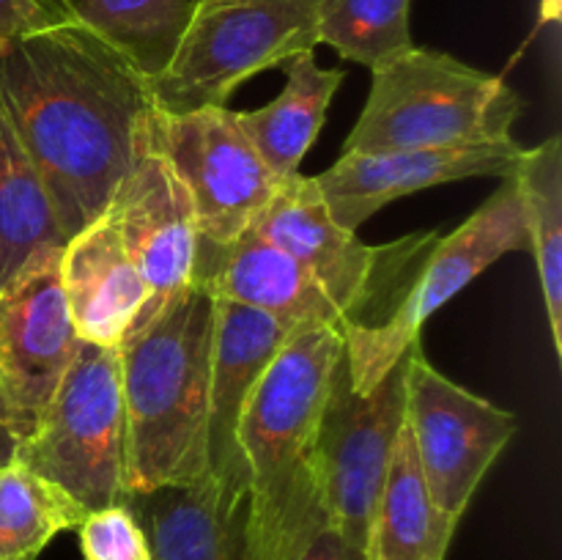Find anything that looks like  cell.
<instances>
[{"label": "cell", "instance_id": "obj_1", "mask_svg": "<svg viewBox=\"0 0 562 560\" xmlns=\"http://www.w3.org/2000/svg\"><path fill=\"white\" fill-rule=\"evenodd\" d=\"M0 110L42 173L66 242L108 212L157 115L146 77L69 16L0 38Z\"/></svg>", "mask_w": 562, "mask_h": 560}, {"label": "cell", "instance_id": "obj_2", "mask_svg": "<svg viewBox=\"0 0 562 560\" xmlns=\"http://www.w3.org/2000/svg\"><path fill=\"white\" fill-rule=\"evenodd\" d=\"M344 333L296 329L263 371L239 421L250 483L252 560H300L327 525L318 478V426L344 360Z\"/></svg>", "mask_w": 562, "mask_h": 560}, {"label": "cell", "instance_id": "obj_3", "mask_svg": "<svg viewBox=\"0 0 562 560\" xmlns=\"http://www.w3.org/2000/svg\"><path fill=\"white\" fill-rule=\"evenodd\" d=\"M217 296L192 280L119 346L126 489L209 475V384Z\"/></svg>", "mask_w": 562, "mask_h": 560}, {"label": "cell", "instance_id": "obj_4", "mask_svg": "<svg viewBox=\"0 0 562 560\" xmlns=\"http://www.w3.org/2000/svg\"><path fill=\"white\" fill-rule=\"evenodd\" d=\"M371 75V93L344 154L499 143L525 110L503 77L437 49L412 47Z\"/></svg>", "mask_w": 562, "mask_h": 560}, {"label": "cell", "instance_id": "obj_5", "mask_svg": "<svg viewBox=\"0 0 562 560\" xmlns=\"http://www.w3.org/2000/svg\"><path fill=\"white\" fill-rule=\"evenodd\" d=\"M322 0H195L192 16L151 86L165 115L225 108L239 82L316 49Z\"/></svg>", "mask_w": 562, "mask_h": 560}, {"label": "cell", "instance_id": "obj_6", "mask_svg": "<svg viewBox=\"0 0 562 560\" xmlns=\"http://www.w3.org/2000/svg\"><path fill=\"white\" fill-rule=\"evenodd\" d=\"M16 461L86 511L124 503L130 489L119 349L80 340L36 432L20 443Z\"/></svg>", "mask_w": 562, "mask_h": 560}, {"label": "cell", "instance_id": "obj_7", "mask_svg": "<svg viewBox=\"0 0 562 560\" xmlns=\"http://www.w3.org/2000/svg\"><path fill=\"white\" fill-rule=\"evenodd\" d=\"M256 234L289 253L340 307L344 335L373 327L398 296L437 231L409 234L390 245H366L329 214L313 176H291L278 187L256 223Z\"/></svg>", "mask_w": 562, "mask_h": 560}, {"label": "cell", "instance_id": "obj_8", "mask_svg": "<svg viewBox=\"0 0 562 560\" xmlns=\"http://www.w3.org/2000/svg\"><path fill=\"white\" fill-rule=\"evenodd\" d=\"M514 250H530V239L519 192L514 181L505 179V184L477 206L467 223L428 245L404 289L373 327L344 335L351 388L357 393L376 388L409 346L420 340L423 324L431 313Z\"/></svg>", "mask_w": 562, "mask_h": 560}, {"label": "cell", "instance_id": "obj_9", "mask_svg": "<svg viewBox=\"0 0 562 560\" xmlns=\"http://www.w3.org/2000/svg\"><path fill=\"white\" fill-rule=\"evenodd\" d=\"M404 426L428 497L459 525L477 486L519 428L514 412L494 406L426 360L420 340L406 351Z\"/></svg>", "mask_w": 562, "mask_h": 560}, {"label": "cell", "instance_id": "obj_10", "mask_svg": "<svg viewBox=\"0 0 562 560\" xmlns=\"http://www.w3.org/2000/svg\"><path fill=\"white\" fill-rule=\"evenodd\" d=\"M406 355L368 393H357L349 362H338L318 426V478L327 525L366 552L379 497L404 426Z\"/></svg>", "mask_w": 562, "mask_h": 560}, {"label": "cell", "instance_id": "obj_11", "mask_svg": "<svg viewBox=\"0 0 562 560\" xmlns=\"http://www.w3.org/2000/svg\"><path fill=\"white\" fill-rule=\"evenodd\" d=\"M154 146L184 184L198 239L225 245L245 234L283 181L239 126L236 110L203 108L154 119Z\"/></svg>", "mask_w": 562, "mask_h": 560}, {"label": "cell", "instance_id": "obj_12", "mask_svg": "<svg viewBox=\"0 0 562 560\" xmlns=\"http://www.w3.org/2000/svg\"><path fill=\"white\" fill-rule=\"evenodd\" d=\"M58 264L53 253L0 291V421L20 443L36 432L80 349Z\"/></svg>", "mask_w": 562, "mask_h": 560}, {"label": "cell", "instance_id": "obj_13", "mask_svg": "<svg viewBox=\"0 0 562 560\" xmlns=\"http://www.w3.org/2000/svg\"><path fill=\"white\" fill-rule=\"evenodd\" d=\"M104 214L115 223L126 253L148 285V302L132 327L137 329L192 283L198 253L192 201L168 159L154 146V137H148Z\"/></svg>", "mask_w": 562, "mask_h": 560}, {"label": "cell", "instance_id": "obj_14", "mask_svg": "<svg viewBox=\"0 0 562 560\" xmlns=\"http://www.w3.org/2000/svg\"><path fill=\"white\" fill-rule=\"evenodd\" d=\"M525 146L514 137L461 148H401L376 154H340L338 163L313 176L329 214L355 231L395 198L461 179H510Z\"/></svg>", "mask_w": 562, "mask_h": 560}, {"label": "cell", "instance_id": "obj_15", "mask_svg": "<svg viewBox=\"0 0 562 560\" xmlns=\"http://www.w3.org/2000/svg\"><path fill=\"white\" fill-rule=\"evenodd\" d=\"M148 538L151 560H252L250 483L212 472L124 500Z\"/></svg>", "mask_w": 562, "mask_h": 560}, {"label": "cell", "instance_id": "obj_16", "mask_svg": "<svg viewBox=\"0 0 562 560\" xmlns=\"http://www.w3.org/2000/svg\"><path fill=\"white\" fill-rule=\"evenodd\" d=\"M300 324L217 296V327L209 384V472L247 481L239 450V421L263 371Z\"/></svg>", "mask_w": 562, "mask_h": 560}, {"label": "cell", "instance_id": "obj_17", "mask_svg": "<svg viewBox=\"0 0 562 560\" xmlns=\"http://www.w3.org/2000/svg\"><path fill=\"white\" fill-rule=\"evenodd\" d=\"M192 280L220 300L272 313L300 327L322 324L344 333V313L318 280L252 228L225 245L198 239Z\"/></svg>", "mask_w": 562, "mask_h": 560}, {"label": "cell", "instance_id": "obj_18", "mask_svg": "<svg viewBox=\"0 0 562 560\" xmlns=\"http://www.w3.org/2000/svg\"><path fill=\"white\" fill-rule=\"evenodd\" d=\"M60 285L77 335L119 349L148 302V285L108 214L71 236L60 250Z\"/></svg>", "mask_w": 562, "mask_h": 560}, {"label": "cell", "instance_id": "obj_19", "mask_svg": "<svg viewBox=\"0 0 562 560\" xmlns=\"http://www.w3.org/2000/svg\"><path fill=\"white\" fill-rule=\"evenodd\" d=\"M283 71L285 88L278 99L258 110L236 113L245 135L280 181L300 173V163L327 119L329 102L346 80L340 69L318 66L313 49L285 60Z\"/></svg>", "mask_w": 562, "mask_h": 560}, {"label": "cell", "instance_id": "obj_20", "mask_svg": "<svg viewBox=\"0 0 562 560\" xmlns=\"http://www.w3.org/2000/svg\"><path fill=\"white\" fill-rule=\"evenodd\" d=\"M64 245L47 184L0 110V291Z\"/></svg>", "mask_w": 562, "mask_h": 560}, {"label": "cell", "instance_id": "obj_21", "mask_svg": "<svg viewBox=\"0 0 562 560\" xmlns=\"http://www.w3.org/2000/svg\"><path fill=\"white\" fill-rule=\"evenodd\" d=\"M456 527L428 497L409 432L401 426L387 483L368 533L366 560H445Z\"/></svg>", "mask_w": 562, "mask_h": 560}, {"label": "cell", "instance_id": "obj_22", "mask_svg": "<svg viewBox=\"0 0 562 560\" xmlns=\"http://www.w3.org/2000/svg\"><path fill=\"white\" fill-rule=\"evenodd\" d=\"M525 212L527 239L536 256L541 294L547 302L549 333L562 357V141L558 135L541 146L525 148L510 173Z\"/></svg>", "mask_w": 562, "mask_h": 560}, {"label": "cell", "instance_id": "obj_23", "mask_svg": "<svg viewBox=\"0 0 562 560\" xmlns=\"http://www.w3.org/2000/svg\"><path fill=\"white\" fill-rule=\"evenodd\" d=\"M66 16L119 49L146 80L173 58L195 0H58Z\"/></svg>", "mask_w": 562, "mask_h": 560}, {"label": "cell", "instance_id": "obj_24", "mask_svg": "<svg viewBox=\"0 0 562 560\" xmlns=\"http://www.w3.org/2000/svg\"><path fill=\"white\" fill-rule=\"evenodd\" d=\"M88 511L60 486L20 461L0 467V560H36L64 530H77Z\"/></svg>", "mask_w": 562, "mask_h": 560}, {"label": "cell", "instance_id": "obj_25", "mask_svg": "<svg viewBox=\"0 0 562 560\" xmlns=\"http://www.w3.org/2000/svg\"><path fill=\"white\" fill-rule=\"evenodd\" d=\"M409 11L412 0H322L318 44L376 69L415 47Z\"/></svg>", "mask_w": 562, "mask_h": 560}, {"label": "cell", "instance_id": "obj_26", "mask_svg": "<svg viewBox=\"0 0 562 560\" xmlns=\"http://www.w3.org/2000/svg\"><path fill=\"white\" fill-rule=\"evenodd\" d=\"M77 536L86 560H151L146 533L126 503L88 511Z\"/></svg>", "mask_w": 562, "mask_h": 560}, {"label": "cell", "instance_id": "obj_27", "mask_svg": "<svg viewBox=\"0 0 562 560\" xmlns=\"http://www.w3.org/2000/svg\"><path fill=\"white\" fill-rule=\"evenodd\" d=\"M60 16L66 11L58 0H0V38L36 31Z\"/></svg>", "mask_w": 562, "mask_h": 560}, {"label": "cell", "instance_id": "obj_28", "mask_svg": "<svg viewBox=\"0 0 562 560\" xmlns=\"http://www.w3.org/2000/svg\"><path fill=\"white\" fill-rule=\"evenodd\" d=\"M300 560H366V552L351 547L335 527L324 525L307 544Z\"/></svg>", "mask_w": 562, "mask_h": 560}, {"label": "cell", "instance_id": "obj_29", "mask_svg": "<svg viewBox=\"0 0 562 560\" xmlns=\"http://www.w3.org/2000/svg\"><path fill=\"white\" fill-rule=\"evenodd\" d=\"M16 450H20V439L9 432L3 421H0V467L11 464L16 459Z\"/></svg>", "mask_w": 562, "mask_h": 560}, {"label": "cell", "instance_id": "obj_30", "mask_svg": "<svg viewBox=\"0 0 562 560\" xmlns=\"http://www.w3.org/2000/svg\"><path fill=\"white\" fill-rule=\"evenodd\" d=\"M541 5V22H558L562 11V0H538Z\"/></svg>", "mask_w": 562, "mask_h": 560}]
</instances>
